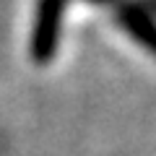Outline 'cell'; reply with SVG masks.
Wrapping results in <instances>:
<instances>
[{
	"label": "cell",
	"instance_id": "3",
	"mask_svg": "<svg viewBox=\"0 0 156 156\" xmlns=\"http://www.w3.org/2000/svg\"><path fill=\"white\" fill-rule=\"evenodd\" d=\"M86 3H94V5H117L120 0H86Z\"/></svg>",
	"mask_w": 156,
	"mask_h": 156
},
{
	"label": "cell",
	"instance_id": "1",
	"mask_svg": "<svg viewBox=\"0 0 156 156\" xmlns=\"http://www.w3.org/2000/svg\"><path fill=\"white\" fill-rule=\"evenodd\" d=\"M68 0H39L29 37V57L37 65H50L57 55L62 37V16Z\"/></svg>",
	"mask_w": 156,
	"mask_h": 156
},
{
	"label": "cell",
	"instance_id": "2",
	"mask_svg": "<svg viewBox=\"0 0 156 156\" xmlns=\"http://www.w3.org/2000/svg\"><path fill=\"white\" fill-rule=\"evenodd\" d=\"M115 16H117V23L125 29L133 42H138L146 52L154 50V16H151V8L143 5L140 0H120L115 5Z\"/></svg>",
	"mask_w": 156,
	"mask_h": 156
}]
</instances>
